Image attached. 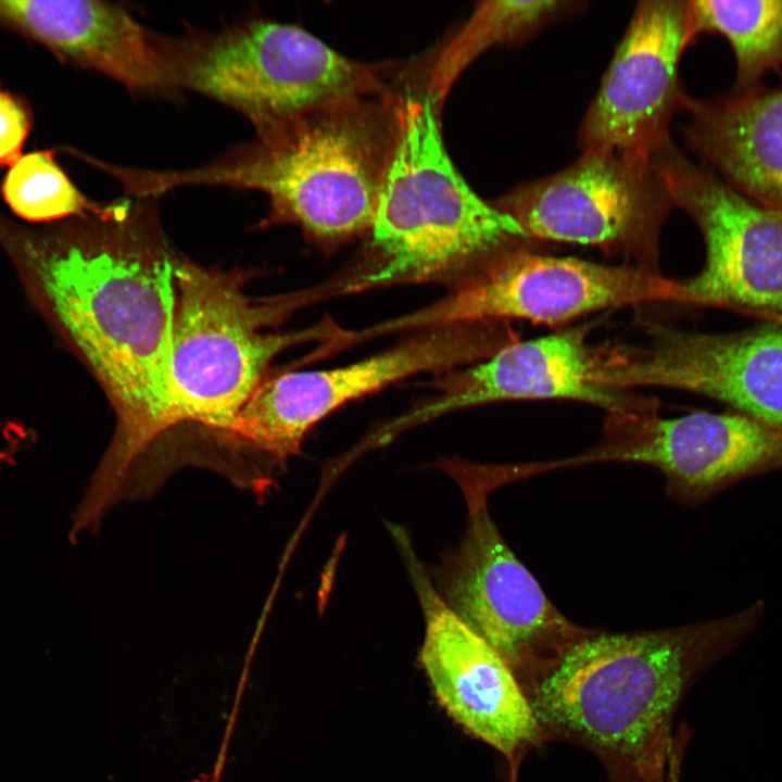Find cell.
Masks as SVG:
<instances>
[{
  "label": "cell",
  "mask_w": 782,
  "mask_h": 782,
  "mask_svg": "<svg viewBox=\"0 0 782 782\" xmlns=\"http://www.w3.org/2000/svg\"><path fill=\"white\" fill-rule=\"evenodd\" d=\"M125 218L4 242L28 298L114 408L113 439L87 489L100 503L115 500L139 458L181 424L172 380L177 258Z\"/></svg>",
  "instance_id": "obj_1"
},
{
  "label": "cell",
  "mask_w": 782,
  "mask_h": 782,
  "mask_svg": "<svg viewBox=\"0 0 782 782\" xmlns=\"http://www.w3.org/2000/svg\"><path fill=\"white\" fill-rule=\"evenodd\" d=\"M759 608L651 631L593 630L525 693L545 742L593 753L609 782H670L671 736L695 681L754 627Z\"/></svg>",
  "instance_id": "obj_2"
},
{
  "label": "cell",
  "mask_w": 782,
  "mask_h": 782,
  "mask_svg": "<svg viewBox=\"0 0 782 782\" xmlns=\"http://www.w3.org/2000/svg\"><path fill=\"white\" fill-rule=\"evenodd\" d=\"M401 98L325 104L210 165L149 172L147 187L153 194L185 185L257 190L269 199L264 225L293 224L316 242L341 243L370 229Z\"/></svg>",
  "instance_id": "obj_3"
},
{
  "label": "cell",
  "mask_w": 782,
  "mask_h": 782,
  "mask_svg": "<svg viewBox=\"0 0 782 782\" xmlns=\"http://www.w3.org/2000/svg\"><path fill=\"white\" fill-rule=\"evenodd\" d=\"M440 130L439 112L426 94L401 98L369 229L378 262L344 291L463 278L508 252L539 248L509 214L468 186Z\"/></svg>",
  "instance_id": "obj_4"
},
{
  "label": "cell",
  "mask_w": 782,
  "mask_h": 782,
  "mask_svg": "<svg viewBox=\"0 0 782 782\" xmlns=\"http://www.w3.org/2000/svg\"><path fill=\"white\" fill-rule=\"evenodd\" d=\"M249 276L176 260L172 330V380L184 422L198 424L228 441L236 418L283 350L344 335L332 320L302 330L266 332L314 291L272 298L245 293Z\"/></svg>",
  "instance_id": "obj_5"
},
{
  "label": "cell",
  "mask_w": 782,
  "mask_h": 782,
  "mask_svg": "<svg viewBox=\"0 0 782 782\" xmlns=\"http://www.w3.org/2000/svg\"><path fill=\"white\" fill-rule=\"evenodd\" d=\"M164 48L175 88L232 108L258 134L328 103L394 94L381 66L351 60L295 25L250 20Z\"/></svg>",
  "instance_id": "obj_6"
},
{
  "label": "cell",
  "mask_w": 782,
  "mask_h": 782,
  "mask_svg": "<svg viewBox=\"0 0 782 782\" xmlns=\"http://www.w3.org/2000/svg\"><path fill=\"white\" fill-rule=\"evenodd\" d=\"M446 470L464 492L468 520L459 545L438 569L436 590L526 692L593 630L563 615L518 560L490 516L491 489L474 468L450 463Z\"/></svg>",
  "instance_id": "obj_7"
},
{
  "label": "cell",
  "mask_w": 782,
  "mask_h": 782,
  "mask_svg": "<svg viewBox=\"0 0 782 782\" xmlns=\"http://www.w3.org/2000/svg\"><path fill=\"white\" fill-rule=\"evenodd\" d=\"M680 301V280L660 272L521 248L458 279L441 300L377 324L376 331L381 336L513 319L560 326L606 308Z\"/></svg>",
  "instance_id": "obj_8"
},
{
  "label": "cell",
  "mask_w": 782,
  "mask_h": 782,
  "mask_svg": "<svg viewBox=\"0 0 782 782\" xmlns=\"http://www.w3.org/2000/svg\"><path fill=\"white\" fill-rule=\"evenodd\" d=\"M494 204L534 241L600 249L659 272L660 235L677 209L652 159L581 152L565 168L503 194Z\"/></svg>",
  "instance_id": "obj_9"
},
{
  "label": "cell",
  "mask_w": 782,
  "mask_h": 782,
  "mask_svg": "<svg viewBox=\"0 0 782 782\" xmlns=\"http://www.w3.org/2000/svg\"><path fill=\"white\" fill-rule=\"evenodd\" d=\"M518 339L508 321L451 325L420 330L346 366L267 376L240 409L228 442L285 462L342 405L415 374L480 362Z\"/></svg>",
  "instance_id": "obj_10"
},
{
  "label": "cell",
  "mask_w": 782,
  "mask_h": 782,
  "mask_svg": "<svg viewBox=\"0 0 782 782\" xmlns=\"http://www.w3.org/2000/svg\"><path fill=\"white\" fill-rule=\"evenodd\" d=\"M652 161L676 207L695 222L705 243L701 272L680 280V304L782 314V212L744 197L672 140Z\"/></svg>",
  "instance_id": "obj_11"
},
{
  "label": "cell",
  "mask_w": 782,
  "mask_h": 782,
  "mask_svg": "<svg viewBox=\"0 0 782 782\" xmlns=\"http://www.w3.org/2000/svg\"><path fill=\"white\" fill-rule=\"evenodd\" d=\"M598 463L651 466L667 494L697 504L741 478L782 465V429L746 415L692 413L663 418L658 411L606 416L601 440L552 461L553 470Z\"/></svg>",
  "instance_id": "obj_12"
},
{
  "label": "cell",
  "mask_w": 782,
  "mask_h": 782,
  "mask_svg": "<svg viewBox=\"0 0 782 782\" xmlns=\"http://www.w3.org/2000/svg\"><path fill=\"white\" fill-rule=\"evenodd\" d=\"M645 335L642 345H601V386L694 392L782 429V328L710 335L649 321Z\"/></svg>",
  "instance_id": "obj_13"
},
{
  "label": "cell",
  "mask_w": 782,
  "mask_h": 782,
  "mask_svg": "<svg viewBox=\"0 0 782 782\" xmlns=\"http://www.w3.org/2000/svg\"><path fill=\"white\" fill-rule=\"evenodd\" d=\"M691 41L686 1L639 2L578 128L580 151L649 160L671 141L689 97L679 68Z\"/></svg>",
  "instance_id": "obj_14"
},
{
  "label": "cell",
  "mask_w": 782,
  "mask_h": 782,
  "mask_svg": "<svg viewBox=\"0 0 782 782\" xmlns=\"http://www.w3.org/2000/svg\"><path fill=\"white\" fill-rule=\"evenodd\" d=\"M425 618L419 661L445 711L514 761L544 743L529 699L501 656L443 602L402 530L395 531Z\"/></svg>",
  "instance_id": "obj_15"
},
{
  "label": "cell",
  "mask_w": 782,
  "mask_h": 782,
  "mask_svg": "<svg viewBox=\"0 0 782 782\" xmlns=\"http://www.w3.org/2000/svg\"><path fill=\"white\" fill-rule=\"evenodd\" d=\"M584 326L517 340L469 367L432 381L437 394L384 428V436L440 415L502 401L569 400L604 409L607 416L658 411L655 399L596 381L598 345Z\"/></svg>",
  "instance_id": "obj_16"
},
{
  "label": "cell",
  "mask_w": 782,
  "mask_h": 782,
  "mask_svg": "<svg viewBox=\"0 0 782 782\" xmlns=\"http://www.w3.org/2000/svg\"><path fill=\"white\" fill-rule=\"evenodd\" d=\"M0 23L130 91L175 88L164 43L126 10L91 0L0 1Z\"/></svg>",
  "instance_id": "obj_17"
},
{
  "label": "cell",
  "mask_w": 782,
  "mask_h": 782,
  "mask_svg": "<svg viewBox=\"0 0 782 782\" xmlns=\"http://www.w3.org/2000/svg\"><path fill=\"white\" fill-rule=\"evenodd\" d=\"M690 150L728 186L782 212V84L728 96L688 97Z\"/></svg>",
  "instance_id": "obj_18"
},
{
  "label": "cell",
  "mask_w": 782,
  "mask_h": 782,
  "mask_svg": "<svg viewBox=\"0 0 782 782\" xmlns=\"http://www.w3.org/2000/svg\"><path fill=\"white\" fill-rule=\"evenodd\" d=\"M584 4L566 0L479 2L438 53L429 73L426 96L440 113L455 81L483 52L499 46L524 43L545 27L581 12Z\"/></svg>",
  "instance_id": "obj_19"
},
{
  "label": "cell",
  "mask_w": 782,
  "mask_h": 782,
  "mask_svg": "<svg viewBox=\"0 0 782 782\" xmlns=\"http://www.w3.org/2000/svg\"><path fill=\"white\" fill-rule=\"evenodd\" d=\"M686 13L692 40L714 33L731 46L733 92L756 88L765 74L782 67V0H691Z\"/></svg>",
  "instance_id": "obj_20"
},
{
  "label": "cell",
  "mask_w": 782,
  "mask_h": 782,
  "mask_svg": "<svg viewBox=\"0 0 782 782\" xmlns=\"http://www.w3.org/2000/svg\"><path fill=\"white\" fill-rule=\"evenodd\" d=\"M2 195L11 210L29 222H49L90 213L110 218L127 205L99 206L70 180L49 151L22 155L10 167Z\"/></svg>",
  "instance_id": "obj_21"
},
{
  "label": "cell",
  "mask_w": 782,
  "mask_h": 782,
  "mask_svg": "<svg viewBox=\"0 0 782 782\" xmlns=\"http://www.w3.org/2000/svg\"><path fill=\"white\" fill-rule=\"evenodd\" d=\"M31 127L26 105L9 91L0 89V165L16 162Z\"/></svg>",
  "instance_id": "obj_22"
},
{
  "label": "cell",
  "mask_w": 782,
  "mask_h": 782,
  "mask_svg": "<svg viewBox=\"0 0 782 782\" xmlns=\"http://www.w3.org/2000/svg\"><path fill=\"white\" fill-rule=\"evenodd\" d=\"M12 450L8 446L4 450H0V466L11 459Z\"/></svg>",
  "instance_id": "obj_23"
}]
</instances>
